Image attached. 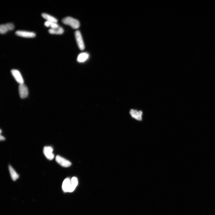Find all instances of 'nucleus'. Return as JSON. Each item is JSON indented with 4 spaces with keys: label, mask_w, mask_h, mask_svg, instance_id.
<instances>
[{
    "label": "nucleus",
    "mask_w": 215,
    "mask_h": 215,
    "mask_svg": "<svg viewBox=\"0 0 215 215\" xmlns=\"http://www.w3.org/2000/svg\"><path fill=\"white\" fill-rule=\"evenodd\" d=\"M45 26L47 27H50L51 29H55L59 26L57 23L46 21L44 23Z\"/></svg>",
    "instance_id": "obj_15"
},
{
    "label": "nucleus",
    "mask_w": 215,
    "mask_h": 215,
    "mask_svg": "<svg viewBox=\"0 0 215 215\" xmlns=\"http://www.w3.org/2000/svg\"><path fill=\"white\" fill-rule=\"evenodd\" d=\"M14 27V24L11 23L2 24L0 26V33L1 34H5L8 31L13 30Z\"/></svg>",
    "instance_id": "obj_8"
},
{
    "label": "nucleus",
    "mask_w": 215,
    "mask_h": 215,
    "mask_svg": "<svg viewBox=\"0 0 215 215\" xmlns=\"http://www.w3.org/2000/svg\"><path fill=\"white\" fill-rule=\"evenodd\" d=\"M15 34L19 36L26 38H33L36 36L35 33L34 32L22 30L17 31Z\"/></svg>",
    "instance_id": "obj_7"
},
{
    "label": "nucleus",
    "mask_w": 215,
    "mask_h": 215,
    "mask_svg": "<svg viewBox=\"0 0 215 215\" xmlns=\"http://www.w3.org/2000/svg\"><path fill=\"white\" fill-rule=\"evenodd\" d=\"M9 168L12 179L14 181H16L18 178L19 175L11 166L10 165Z\"/></svg>",
    "instance_id": "obj_13"
},
{
    "label": "nucleus",
    "mask_w": 215,
    "mask_h": 215,
    "mask_svg": "<svg viewBox=\"0 0 215 215\" xmlns=\"http://www.w3.org/2000/svg\"><path fill=\"white\" fill-rule=\"evenodd\" d=\"M72 185L75 188L77 187L78 185V181L77 178L76 177H73L71 180Z\"/></svg>",
    "instance_id": "obj_16"
},
{
    "label": "nucleus",
    "mask_w": 215,
    "mask_h": 215,
    "mask_svg": "<svg viewBox=\"0 0 215 215\" xmlns=\"http://www.w3.org/2000/svg\"><path fill=\"white\" fill-rule=\"evenodd\" d=\"M5 138L3 136H2L1 134V136H0V139H1V140H5Z\"/></svg>",
    "instance_id": "obj_17"
},
{
    "label": "nucleus",
    "mask_w": 215,
    "mask_h": 215,
    "mask_svg": "<svg viewBox=\"0 0 215 215\" xmlns=\"http://www.w3.org/2000/svg\"><path fill=\"white\" fill-rule=\"evenodd\" d=\"M89 55L87 53L83 52L80 54L78 56L77 60L80 62H82L86 61L89 58Z\"/></svg>",
    "instance_id": "obj_12"
},
{
    "label": "nucleus",
    "mask_w": 215,
    "mask_h": 215,
    "mask_svg": "<svg viewBox=\"0 0 215 215\" xmlns=\"http://www.w3.org/2000/svg\"><path fill=\"white\" fill-rule=\"evenodd\" d=\"M42 16L47 21L57 23L58 21L57 19L49 14L45 13H43L42 14Z\"/></svg>",
    "instance_id": "obj_14"
},
{
    "label": "nucleus",
    "mask_w": 215,
    "mask_h": 215,
    "mask_svg": "<svg viewBox=\"0 0 215 215\" xmlns=\"http://www.w3.org/2000/svg\"><path fill=\"white\" fill-rule=\"evenodd\" d=\"M56 161L58 163L64 167H68L71 164L69 161L59 156H56Z\"/></svg>",
    "instance_id": "obj_9"
},
{
    "label": "nucleus",
    "mask_w": 215,
    "mask_h": 215,
    "mask_svg": "<svg viewBox=\"0 0 215 215\" xmlns=\"http://www.w3.org/2000/svg\"><path fill=\"white\" fill-rule=\"evenodd\" d=\"M75 35L79 48L81 50H84L85 48V46L81 33L79 31H77L75 32Z\"/></svg>",
    "instance_id": "obj_4"
},
{
    "label": "nucleus",
    "mask_w": 215,
    "mask_h": 215,
    "mask_svg": "<svg viewBox=\"0 0 215 215\" xmlns=\"http://www.w3.org/2000/svg\"><path fill=\"white\" fill-rule=\"evenodd\" d=\"M19 92L20 96L22 99L26 98L29 95L28 88L24 84H20L19 87Z\"/></svg>",
    "instance_id": "obj_6"
},
{
    "label": "nucleus",
    "mask_w": 215,
    "mask_h": 215,
    "mask_svg": "<svg viewBox=\"0 0 215 215\" xmlns=\"http://www.w3.org/2000/svg\"><path fill=\"white\" fill-rule=\"evenodd\" d=\"M43 153L46 158L50 160H53L54 156L53 153V149L51 147H45L43 148Z\"/></svg>",
    "instance_id": "obj_10"
},
{
    "label": "nucleus",
    "mask_w": 215,
    "mask_h": 215,
    "mask_svg": "<svg viewBox=\"0 0 215 215\" xmlns=\"http://www.w3.org/2000/svg\"><path fill=\"white\" fill-rule=\"evenodd\" d=\"M62 189L65 192H73L76 188L72 185L71 180L69 178L65 179L63 181L62 184Z\"/></svg>",
    "instance_id": "obj_2"
},
{
    "label": "nucleus",
    "mask_w": 215,
    "mask_h": 215,
    "mask_svg": "<svg viewBox=\"0 0 215 215\" xmlns=\"http://www.w3.org/2000/svg\"><path fill=\"white\" fill-rule=\"evenodd\" d=\"M62 22L65 24L70 26L74 29H78L80 26L79 22L77 20L70 17L65 18L62 19Z\"/></svg>",
    "instance_id": "obj_1"
},
{
    "label": "nucleus",
    "mask_w": 215,
    "mask_h": 215,
    "mask_svg": "<svg viewBox=\"0 0 215 215\" xmlns=\"http://www.w3.org/2000/svg\"><path fill=\"white\" fill-rule=\"evenodd\" d=\"M64 32L63 29L59 26L55 29H50L48 30L49 32L51 34H61Z\"/></svg>",
    "instance_id": "obj_11"
},
{
    "label": "nucleus",
    "mask_w": 215,
    "mask_h": 215,
    "mask_svg": "<svg viewBox=\"0 0 215 215\" xmlns=\"http://www.w3.org/2000/svg\"><path fill=\"white\" fill-rule=\"evenodd\" d=\"M132 118L139 122L142 121L143 120V112L141 111L131 109L129 112Z\"/></svg>",
    "instance_id": "obj_3"
},
{
    "label": "nucleus",
    "mask_w": 215,
    "mask_h": 215,
    "mask_svg": "<svg viewBox=\"0 0 215 215\" xmlns=\"http://www.w3.org/2000/svg\"><path fill=\"white\" fill-rule=\"evenodd\" d=\"M11 73L16 81L20 84H24V80L20 72L17 69H12Z\"/></svg>",
    "instance_id": "obj_5"
}]
</instances>
